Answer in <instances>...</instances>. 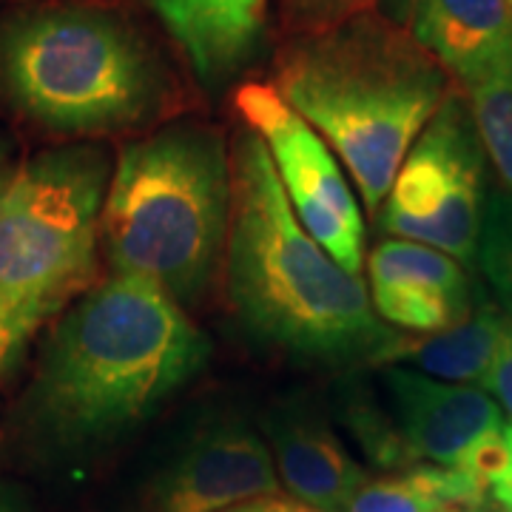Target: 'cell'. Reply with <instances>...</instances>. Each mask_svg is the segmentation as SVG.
Masks as SVG:
<instances>
[{"label":"cell","mask_w":512,"mask_h":512,"mask_svg":"<svg viewBox=\"0 0 512 512\" xmlns=\"http://www.w3.org/2000/svg\"><path fill=\"white\" fill-rule=\"evenodd\" d=\"M276 476L316 512H342L367 481L365 470L322 416L282 407L268 421Z\"/></svg>","instance_id":"5bb4252c"},{"label":"cell","mask_w":512,"mask_h":512,"mask_svg":"<svg viewBox=\"0 0 512 512\" xmlns=\"http://www.w3.org/2000/svg\"><path fill=\"white\" fill-rule=\"evenodd\" d=\"M208 92L254 63L268 29V0H143Z\"/></svg>","instance_id":"7c38bea8"},{"label":"cell","mask_w":512,"mask_h":512,"mask_svg":"<svg viewBox=\"0 0 512 512\" xmlns=\"http://www.w3.org/2000/svg\"><path fill=\"white\" fill-rule=\"evenodd\" d=\"M0 89L52 131L114 134L160 117L174 83L154 43L123 12L52 3L0 23Z\"/></svg>","instance_id":"277c9868"},{"label":"cell","mask_w":512,"mask_h":512,"mask_svg":"<svg viewBox=\"0 0 512 512\" xmlns=\"http://www.w3.org/2000/svg\"><path fill=\"white\" fill-rule=\"evenodd\" d=\"M9 180V148L6 143H0V185Z\"/></svg>","instance_id":"484cf974"},{"label":"cell","mask_w":512,"mask_h":512,"mask_svg":"<svg viewBox=\"0 0 512 512\" xmlns=\"http://www.w3.org/2000/svg\"><path fill=\"white\" fill-rule=\"evenodd\" d=\"M461 512H476V510H461Z\"/></svg>","instance_id":"4316f807"},{"label":"cell","mask_w":512,"mask_h":512,"mask_svg":"<svg viewBox=\"0 0 512 512\" xmlns=\"http://www.w3.org/2000/svg\"><path fill=\"white\" fill-rule=\"evenodd\" d=\"M461 92L470 103L481 146L498 174L501 191L512 197V60L481 74Z\"/></svg>","instance_id":"e0dca14e"},{"label":"cell","mask_w":512,"mask_h":512,"mask_svg":"<svg viewBox=\"0 0 512 512\" xmlns=\"http://www.w3.org/2000/svg\"><path fill=\"white\" fill-rule=\"evenodd\" d=\"M478 291L464 265L410 239H384L370 254V305L382 322L436 333L461 322Z\"/></svg>","instance_id":"30bf717a"},{"label":"cell","mask_w":512,"mask_h":512,"mask_svg":"<svg viewBox=\"0 0 512 512\" xmlns=\"http://www.w3.org/2000/svg\"><path fill=\"white\" fill-rule=\"evenodd\" d=\"M106 151L69 146L20 165L0 185V305L49 319L97 274L109 191Z\"/></svg>","instance_id":"8992f818"},{"label":"cell","mask_w":512,"mask_h":512,"mask_svg":"<svg viewBox=\"0 0 512 512\" xmlns=\"http://www.w3.org/2000/svg\"><path fill=\"white\" fill-rule=\"evenodd\" d=\"M484 157L470 103L456 86L416 137L384 197V234L473 262L487 202Z\"/></svg>","instance_id":"52a82bcc"},{"label":"cell","mask_w":512,"mask_h":512,"mask_svg":"<svg viewBox=\"0 0 512 512\" xmlns=\"http://www.w3.org/2000/svg\"><path fill=\"white\" fill-rule=\"evenodd\" d=\"M231 228V154L205 123H171L128 143L111 171L100 239L114 274L194 302Z\"/></svg>","instance_id":"5b68a950"},{"label":"cell","mask_w":512,"mask_h":512,"mask_svg":"<svg viewBox=\"0 0 512 512\" xmlns=\"http://www.w3.org/2000/svg\"><path fill=\"white\" fill-rule=\"evenodd\" d=\"M376 3L379 0H279V23L288 37L313 35L373 12Z\"/></svg>","instance_id":"d6986e66"},{"label":"cell","mask_w":512,"mask_h":512,"mask_svg":"<svg viewBox=\"0 0 512 512\" xmlns=\"http://www.w3.org/2000/svg\"><path fill=\"white\" fill-rule=\"evenodd\" d=\"M222 512H316L308 504H302L299 498H285V495H262V498H251V501H242L234 504Z\"/></svg>","instance_id":"603a6c76"},{"label":"cell","mask_w":512,"mask_h":512,"mask_svg":"<svg viewBox=\"0 0 512 512\" xmlns=\"http://www.w3.org/2000/svg\"><path fill=\"white\" fill-rule=\"evenodd\" d=\"M464 476H470L481 490L493 493L501 481L512 476V430L510 424L473 441L453 464Z\"/></svg>","instance_id":"ffe728a7"},{"label":"cell","mask_w":512,"mask_h":512,"mask_svg":"<svg viewBox=\"0 0 512 512\" xmlns=\"http://www.w3.org/2000/svg\"><path fill=\"white\" fill-rule=\"evenodd\" d=\"M476 259L493 285L498 308L512 319V197L501 188L487 191Z\"/></svg>","instance_id":"ac0fdd59"},{"label":"cell","mask_w":512,"mask_h":512,"mask_svg":"<svg viewBox=\"0 0 512 512\" xmlns=\"http://www.w3.org/2000/svg\"><path fill=\"white\" fill-rule=\"evenodd\" d=\"M507 313L495 302L478 296L473 311L450 328L436 330L430 336H396L382 362L410 365L424 376L441 382H484L507 328Z\"/></svg>","instance_id":"9a60e30c"},{"label":"cell","mask_w":512,"mask_h":512,"mask_svg":"<svg viewBox=\"0 0 512 512\" xmlns=\"http://www.w3.org/2000/svg\"><path fill=\"white\" fill-rule=\"evenodd\" d=\"M208 356L183 305L114 274L57 325L35 382V410L57 439L106 441L148 419Z\"/></svg>","instance_id":"3957f363"},{"label":"cell","mask_w":512,"mask_h":512,"mask_svg":"<svg viewBox=\"0 0 512 512\" xmlns=\"http://www.w3.org/2000/svg\"><path fill=\"white\" fill-rule=\"evenodd\" d=\"M504 507L507 512H512V481H501L498 487H493V493H490Z\"/></svg>","instance_id":"d4e9b609"},{"label":"cell","mask_w":512,"mask_h":512,"mask_svg":"<svg viewBox=\"0 0 512 512\" xmlns=\"http://www.w3.org/2000/svg\"><path fill=\"white\" fill-rule=\"evenodd\" d=\"M510 430H512V427H510ZM507 481H512V476H510V478H507Z\"/></svg>","instance_id":"83f0119b"},{"label":"cell","mask_w":512,"mask_h":512,"mask_svg":"<svg viewBox=\"0 0 512 512\" xmlns=\"http://www.w3.org/2000/svg\"><path fill=\"white\" fill-rule=\"evenodd\" d=\"M384 387L413 461L427 458L453 467L473 441L504 427L501 407L473 384H447L399 365L384 373Z\"/></svg>","instance_id":"8fae6325"},{"label":"cell","mask_w":512,"mask_h":512,"mask_svg":"<svg viewBox=\"0 0 512 512\" xmlns=\"http://www.w3.org/2000/svg\"><path fill=\"white\" fill-rule=\"evenodd\" d=\"M234 103L245 126L256 131L268 148L299 225L345 271L359 274L365 265V220L348 183V171L333 148L271 83L239 86Z\"/></svg>","instance_id":"ba28073f"},{"label":"cell","mask_w":512,"mask_h":512,"mask_svg":"<svg viewBox=\"0 0 512 512\" xmlns=\"http://www.w3.org/2000/svg\"><path fill=\"white\" fill-rule=\"evenodd\" d=\"M274 86L333 148L373 217L416 137L456 89L439 60L376 9L288 37Z\"/></svg>","instance_id":"7a4b0ae2"},{"label":"cell","mask_w":512,"mask_h":512,"mask_svg":"<svg viewBox=\"0 0 512 512\" xmlns=\"http://www.w3.org/2000/svg\"><path fill=\"white\" fill-rule=\"evenodd\" d=\"M37 328V322H32L29 316H23L18 311H9L0 305V367L12 359V353L26 342V336Z\"/></svg>","instance_id":"7402d4cb"},{"label":"cell","mask_w":512,"mask_h":512,"mask_svg":"<svg viewBox=\"0 0 512 512\" xmlns=\"http://www.w3.org/2000/svg\"><path fill=\"white\" fill-rule=\"evenodd\" d=\"M0 512H35L32 504L20 495L18 487L0 481Z\"/></svg>","instance_id":"cb8c5ba5"},{"label":"cell","mask_w":512,"mask_h":512,"mask_svg":"<svg viewBox=\"0 0 512 512\" xmlns=\"http://www.w3.org/2000/svg\"><path fill=\"white\" fill-rule=\"evenodd\" d=\"M484 390L495 396V404L507 413V424L512 427V319H507V328L501 333V342L495 350L490 373L484 376Z\"/></svg>","instance_id":"44dd1931"},{"label":"cell","mask_w":512,"mask_h":512,"mask_svg":"<svg viewBox=\"0 0 512 512\" xmlns=\"http://www.w3.org/2000/svg\"><path fill=\"white\" fill-rule=\"evenodd\" d=\"M279 493L271 447L239 421L194 436L146 495V512H222Z\"/></svg>","instance_id":"9c48e42d"},{"label":"cell","mask_w":512,"mask_h":512,"mask_svg":"<svg viewBox=\"0 0 512 512\" xmlns=\"http://www.w3.org/2000/svg\"><path fill=\"white\" fill-rule=\"evenodd\" d=\"M487 495L456 467L430 464L404 476L365 481L342 512H461L478 510Z\"/></svg>","instance_id":"2e32d148"},{"label":"cell","mask_w":512,"mask_h":512,"mask_svg":"<svg viewBox=\"0 0 512 512\" xmlns=\"http://www.w3.org/2000/svg\"><path fill=\"white\" fill-rule=\"evenodd\" d=\"M458 89L512 60V0H393V18Z\"/></svg>","instance_id":"4fadbf2b"},{"label":"cell","mask_w":512,"mask_h":512,"mask_svg":"<svg viewBox=\"0 0 512 512\" xmlns=\"http://www.w3.org/2000/svg\"><path fill=\"white\" fill-rule=\"evenodd\" d=\"M228 293L265 345L313 362H382L399 336L376 316L359 274L299 225L262 137L245 126L231 148Z\"/></svg>","instance_id":"6da1fadb"}]
</instances>
